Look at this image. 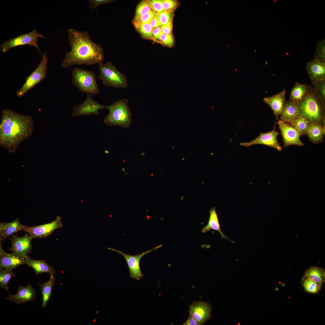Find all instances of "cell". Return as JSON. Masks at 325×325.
<instances>
[{
  "instance_id": "cell-1",
  "label": "cell",
  "mask_w": 325,
  "mask_h": 325,
  "mask_svg": "<svg viewBox=\"0 0 325 325\" xmlns=\"http://www.w3.org/2000/svg\"><path fill=\"white\" fill-rule=\"evenodd\" d=\"M68 32L71 49L63 60L62 67L67 68L75 65H91L102 63L104 59L103 49L92 40L86 31L70 29Z\"/></svg>"
},
{
  "instance_id": "cell-32",
  "label": "cell",
  "mask_w": 325,
  "mask_h": 325,
  "mask_svg": "<svg viewBox=\"0 0 325 325\" xmlns=\"http://www.w3.org/2000/svg\"><path fill=\"white\" fill-rule=\"evenodd\" d=\"M314 59L325 63V40L319 41L317 44Z\"/></svg>"
},
{
  "instance_id": "cell-11",
  "label": "cell",
  "mask_w": 325,
  "mask_h": 325,
  "mask_svg": "<svg viewBox=\"0 0 325 325\" xmlns=\"http://www.w3.org/2000/svg\"><path fill=\"white\" fill-rule=\"evenodd\" d=\"M86 99L82 103L76 106L73 108L72 116L74 117L80 116L97 115L99 114V110L105 108L107 109L108 106H105L94 100L92 94L87 93Z\"/></svg>"
},
{
  "instance_id": "cell-7",
  "label": "cell",
  "mask_w": 325,
  "mask_h": 325,
  "mask_svg": "<svg viewBox=\"0 0 325 325\" xmlns=\"http://www.w3.org/2000/svg\"><path fill=\"white\" fill-rule=\"evenodd\" d=\"M48 59L45 53L42 54L41 61L38 67L26 78L25 83L17 91V96H23L36 85L45 79L47 75Z\"/></svg>"
},
{
  "instance_id": "cell-34",
  "label": "cell",
  "mask_w": 325,
  "mask_h": 325,
  "mask_svg": "<svg viewBox=\"0 0 325 325\" xmlns=\"http://www.w3.org/2000/svg\"><path fill=\"white\" fill-rule=\"evenodd\" d=\"M156 16L159 20L162 25L173 22L174 16L173 12H164L156 14Z\"/></svg>"
},
{
  "instance_id": "cell-30",
  "label": "cell",
  "mask_w": 325,
  "mask_h": 325,
  "mask_svg": "<svg viewBox=\"0 0 325 325\" xmlns=\"http://www.w3.org/2000/svg\"><path fill=\"white\" fill-rule=\"evenodd\" d=\"M15 276L12 270L0 269V286L4 288L10 293L8 286V283L11 278Z\"/></svg>"
},
{
  "instance_id": "cell-37",
  "label": "cell",
  "mask_w": 325,
  "mask_h": 325,
  "mask_svg": "<svg viewBox=\"0 0 325 325\" xmlns=\"http://www.w3.org/2000/svg\"><path fill=\"white\" fill-rule=\"evenodd\" d=\"M315 89L324 101H325V79L312 83Z\"/></svg>"
},
{
  "instance_id": "cell-10",
  "label": "cell",
  "mask_w": 325,
  "mask_h": 325,
  "mask_svg": "<svg viewBox=\"0 0 325 325\" xmlns=\"http://www.w3.org/2000/svg\"><path fill=\"white\" fill-rule=\"evenodd\" d=\"M162 246V245H160L152 249L136 255H130L112 248H108V249L121 254L124 257L128 267L130 277L138 280L144 276L141 271L140 266L141 259L144 255L153 250L157 249Z\"/></svg>"
},
{
  "instance_id": "cell-2",
  "label": "cell",
  "mask_w": 325,
  "mask_h": 325,
  "mask_svg": "<svg viewBox=\"0 0 325 325\" xmlns=\"http://www.w3.org/2000/svg\"><path fill=\"white\" fill-rule=\"evenodd\" d=\"M33 121L28 115L17 113L8 108L3 110L0 122V146L11 153L32 135Z\"/></svg>"
},
{
  "instance_id": "cell-44",
  "label": "cell",
  "mask_w": 325,
  "mask_h": 325,
  "mask_svg": "<svg viewBox=\"0 0 325 325\" xmlns=\"http://www.w3.org/2000/svg\"><path fill=\"white\" fill-rule=\"evenodd\" d=\"M182 325H199L198 322L190 314L187 320Z\"/></svg>"
},
{
  "instance_id": "cell-8",
  "label": "cell",
  "mask_w": 325,
  "mask_h": 325,
  "mask_svg": "<svg viewBox=\"0 0 325 325\" xmlns=\"http://www.w3.org/2000/svg\"><path fill=\"white\" fill-rule=\"evenodd\" d=\"M46 39L36 30L33 29L28 33H24L4 42L0 47L2 52H7L11 49L18 46L28 45L39 48L37 43L38 38Z\"/></svg>"
},
{
  "instance_id": "cell-21",
  "label": "cell",
  "mask_w": 325,
  "mask_h": 325,
  "mask_svg": "<svg viewBox=\"0 0 325 325\" xmlns=\"http://www.w3.org/2000/svg\"><path fill=\"white\" fill-rule=\"evenodd\" d=\"M23 225L20 224L19 220L17 218L10 223H1L0 241H4L6 238L11 237L19 231L20 228Z\"/></svg>"
},
{
  "instance_id": "cell-38",
  "label": "cell",
  "mask_w": 325,
  "mask_h": 325,
  "mask_svg": "<svg viewBox=\"0 0 325 325\" xmlns=\"http://www.w3.org/2000/svg\"><path fill=\"white\" fill-rule=\"evenodd\" d=\"M159 40L162 44L169 47L173 46L175 42L172 34L167 35L163 33L161 35Z\"/></svg>"
},
{
  "instance_id": "cell-39",
  "label": "cell",
  "mask_w": 325,
  "mask_h": 325,
  "mask_svg": "<svg viewBox=\"0 0 325 325\" xmlns=\"http://www.w3.org/2000/svg\"><path fill=\"white\" fill-rule=\"evenodd\" d=\"M156 13L151 11L139 17L135 18L133 23L141 22L150 23L153 18L156 15Z\"/></svg>"
},
{
  "instance_id": "cell-16",
  "label": "cell",
  "mask_w": 325,
  "mask_h": 325,
  "mask_svg": "<svg viewBox=\"0 0 325 325\" xmlns=\"http://www.w3.org/2000/svg\"><path fill=\"white\" fill-rule=\"evenodd\" d=\"M0 241V269L12 270L23 264L28 265L27 257L12 253L6 252Z\"/></svg>"
},
{
  "instance_id": "cell-17",
  "label": "cell",
  "mask_w": 325,
  "mask_h": 325,
  "mask_svg": "<svg viewBox=\"0 0 325 325\" xmlns=\"http://www.w3.org/2000/svg\"><path fill=\"white\" fill-rule=\"evenodd\" d=\"M36 291L29 284L26 286H20L16 294L9 293V296L6 298L7 300L21 304L33 301L36 297Z\"/></svg>"
},
{
  "instance_id": "cell-3",
  "label": "cell",
  "mask_w": 325,
  "mask_h": 325,
  "mask_svg": "<svg viewBox=\"0 0 325 325\" xmlns=\"http://www.w3.org/2000/svg\"><path fill=\"white\" fill-rule=\"evenodd\" d=\"M294 102L298 110V116L306 119L309 124L316 123L325 127V101L313 87L308 86L303 98Z\"/></svg>"
},
{
  "instance_id": "cell-12",
  "label": "cell",
  "mask_w": 325,
  "mask_h": 325,
  "mask_svg": "<svg viewBox=\"0 0 325 325\" xmlns=\"http://www.w3.org/2000/svg\"><path fill=\"white\" fill-rule=\"evenodd\" d=\"M189 313L198 322L199 325L203 324L211 316L212 307L208 302L196 301L189 307Z\"/></svg>"
},
{
  "instance_id": "cell-22",
  "label": "cell",
  "mask_w": 325,
  "mask_h": 325,
  "mask_svg": "<svg viewBox=\"0 0 325 325\" xmlns=\"http://www.w3.org/2000/svg\"><path fill=\"white\" fill-rule=\"evenodd\" d=\"M209 214L208 224L206 226L203 228L202 232L203 233H206L211 229L216 230L219 233L222 239L228 240L234 243L233 241L229 239L221 231L215 207L211 209L209 212Z\"/></svg>"
},
{
  "instance_id": "cell-29",
  "label": "cell",
  "mask_w": 325,
  "mask_h": 325,
  "mask_svg": "<svg viewBox=\"0 0 325 325\" xmlns=\"http://www.w3.org/2000/svg\"><path fill=\"white\" fill-rule=\"evenodd\" d=\"M133 23L135 27L142 37L154 40L152 36L153 29L150 23L135 22Z\"/></svg>"
},
{
  "instance_id": "cell-19",
  "label": "cell",
  "mask_w": 325,
  "mask_h": 325,
  "mask_svg": "<svg viewBox=\"0 0 325 325\" xmlns=\"http://www.w3.org/2000/svg\"><path fill=\"white\" fill-rule=\"evenodd\" d=\"M306 69L311 83L325 79V63L314 59L307 63Z\"/></svg>"
},
{
  "instance_id": "cell-4",
  "label": "cell",
  "mask_w": 325,
  "mask_h": 325,
  "mask_svg": "<svg viewBox=\"0 0 325 325\" xmlns=\"http://www.w3.org/2000/svg\"><path fill=\"white\" fill-rule=\"evenodd\" d=\"M128 103V99L125 98L117 101L108 106L109 113L103 122L107 125H118L123 128L129 127L132 119Z\"/></svg>"
},
{
  "instance_id": "cell-33",
  "label": "cell",
  "mask_w": 325,
  "mask_h": 325,
  "mask_svg": "<svg viewBox=\"0 0 325 325\" xmlns=\"http://www.w3.org/2000/svg\"><path fill=\"white\" fill-rule=\"evenodd\" d=\"M151 11L148 1L141 2L138 5L136 10L135 18L139 17Z\"/></svg>"
},
{
  "instance_id": "cell-40",
  "label": "cell",
  "mask_w": 325,
  "mask_h": 325,
  "mask_svg": "<svg viewBox=\"0 0 325 325\" xmlns=\"http://www.w3.org/2000/svg\"><path fill=\"white\" fill-rule=\"evenodd\" d=\"M112 0H90L89 7L91 9V11L97 9V7L101 5L106 4L113 2Z\"/></svg>"
},
{
  "instance_id": "cell-27",
  "label": "cell",
  "mask_w": 325,
  "mask_h": 325,
  "mask_svg": "<svg viewBox=\"0 0 325 325\" xmlns=\"http://www.w3.org/2000/svg\"><path fill=\"white\" fill-rule=\"evenodd\" d=\"M308 86L296 82L292 88L290 95L289 100L296 101L300 100L306 94Z\"/></svg>"
},
{
  "instance_id": "cell-20",
  "label": "cell",
  "mask_w": 325,
  "mask_h": 325,
  "mask_svg": "<svg viewBox=\"0 0 325 325\" xmlns=\"http://www.w3.org/2000/svg\"><path fill=\"white\" fill-rule=\"evenodd\" d=\"M27 259L28 265L33 269L36 275L44 273H48L50 275H54L56 273L54 267L50 265L44 260L33 259L28 256L27 257Z\"/></svg>"
},
{
  "instance_id": "cell-6",
  "label": "cell",
  "mask_w": 325,
  "mask_h": 325,
  "mask_svg": "<svg viewBox=\"0 0 325 325\" xmlns=\"http://www.w3.org/2000/svg\"><path fill=\"white\" fill-rule=\"evenodd\" d=\"M98 78L106 86L125 88L128 85L126 76L121 73L111 62L99 64Z\"/></svg>"
},
{
  "instance_id": "cell-18",
  "label": "cell",
  "mask_w": 325,
  "mask_h": 325,
  "mask_svg": "<svg viewBox=\"0 0 325 325\" xmlns=\"http://www.w3.org/2000/svg\"><path fill=\"white\" fill-rule=\"evenodd\" d=\"M286 93V90L284 89L276 94L263 98L264 101L270 107L277 119L283 113L285 103Z\"/></svg>"
},
{
  "instance_id": "cell-14",
  "label": "cell",
  "mask_w": 325,
  "mask_h": 325,
  "mask_svg": "<svg viewBox=\"0 0 325 325\" xmlns=\"http://www.w3.org/2000/svg\"><path fill=\"white\" fill-rule=\"evenodd\" d=\"M282 136L285 147L296 145L302 146L304 144L300 140V134L295 128L281 120L277 122Z\"/></svg>"
},
{
  "instance_id": "cell-26",
  "label": "cell",
  "mask_w": 325,
  "mask_h": 325,
  "mask_svg": "<svg viewBox=\"0 0 325 325\" xmlns=\"http://www.w3.org/2000/svg\"><path fill=\"white\" fill-rule=\"evenodd\" d=\"M325 271L322 268L312 266L308 269L305 272L304 278H310L321 286L324 282Z\"/></svg>"
},
{
  "instance_id": "cell-23",
  "label": "cell",
  "mask_w": 325,
  "mask_h": 325,
  "mask_svg": "<svg viewBox=\"0 0 325 325\" xmlns=\"http://www.w3.org/2000/svg\"><path fill=\"white\" fill-rule=\"evenodd\" d=\"M299 115L298 110L294 102L289 100L285 102L283 113L280 118V120L289 124Z\"/></svg>"
},
{
  "instance_id": "cell-35",
  "label": "cell",
  "mask_w": 325,
  "mask_h": 325,
  "mask_svg": "<svg viewBox=\"0 0 325 325\" xmlns=\"http://www.w3.org/2000/svg\"><path fill=\"white\" fill-rule=\"evenodd\" d=\"M162 2L165 12H173L179 5V2L175 0H162Z\"/></svg>"
},
{
  "instance_id": "cell-5",
  "label": "cell",
  "mask_w": 325,
  "mask_h": 325,
  "mask_svg": "<svg viewBox=\"0 0 325 325\" xmlns=\"http://www.w3.org/2000/svg\"><path fill=\"white\" fill-rule=\"evenodd\" d=\"M72 74V83L80 91L95 95L100 91L94 72L76 67L73 69Z\"/></svg>"
},
{
  "instance_id": "cell-24",
  "label": "cell",
  "mask_w": 325,
  "mask_h": 325,
  "mask_svg": "<svg viewBox=\"0 0 325 325\" xmlns=\"http://www.w3.org/2000/svg\"><path fill=\"white\" fill-rule=\"evenodd\" d=\"M325 132V128L320 125L310 123L308 125L307 134L311 141L317 144L323 141Z\"/></svg>"
},
{
  "instance_id": "cell-45",
  "label": "cell",
  "mask_w": 325,
  "mask_h": 325,
  "mask_svg": "<svg viewBox=\"0 0 325 325\" xmlns=\"http://www.w3.org/2000/svg\"><path fill=\"white\" fill-rule=\"evenodd\" d=\"M151 176H152L153 175L152 174H151Z\"/></svg>"
},
{
  "instance_id": "cell-28",
  "label": "cell",
  "mask_w": 325,
  "mask_h": 325,
  "mask_svg": "<svg viewBox=\"0 0 325 325\" xmlns=\"http://www.w3.org/2000/svg\"><path fill=\"white\" fill-rule=\"evenodd\" d=\"M288 124L297 129L301 135H305L307 134L309 124L305 119L298 116Z\"/></svg>"
},
{
  "instance_id": "cell-15",
  "label": "cell",
  "mask_w": 325,
  "mask_h": 325,
  "mask_svg": "<svg viewBox=\"0 0 325 325\" xmlns=\"http://www.w3.org/2000/svg\"><path fill=\"white\" fill-rule=\"evenodd\" d=\"M32 239L26 233L21 237H18L17 234L13 235L9 238L12 243L9 249L12 253L27 257L32 248L31 244Z\"/></svg>"
},
{
  "instance_id": "cell-36",
  "label": "cell",
  "mask_w": 325,
  "mask_h": 325,
  "mask_svg": "<svg viewBox=\"0 0 325 325\" xmlns=\"http://www.w3.org/2000/svg\"><path fill=\"white\" fill-rule=\"evenodd\" d=\"M148 4L152 11L156 14L164 12L162 0H151L148 1Z\"/></svg>"
},
{
  "instance_id": "cell-42",
  "label": "cell",
  "mask_w": 325,
  "mask_h": 325,
  "mask_svg": "<svg viewBox=\"0 0 325 325\" xmlns=\"http://www.w3.org/2000/svg\"><path fill=\"white\" fill-rule=\"evenodd\" d=\"M162 33L161 26L153 29L152 32V36L154 40H159Z\"/></svg>"
},
{
  "instance_id": "cell-9",
  "label": "cell",
  "mask_w": 325,
  "mask_h": 325,
  "mask_svg": "<svg viewBox=\"0 0 325 325\" xmlns=\"http://www.w3.org/2000/svg\"><path fill=\"white\" fill-rule=\"evenodd\" d=\"M63 226L61 217L57 216L54 220L48 223L32 227L23 225L19 231H23L27 232L32 239L46 238L54 231L63 227Z\"/></svg>"
},
{
  "instance_id": "cell-43",
  "label": "cell",
  "mask_w": 325,
  "mask_h": 325,
  "mask_svg": "<svg viewBox=\"0 0 325 325\" xmlns=\"http://www.w3.org/2000/svg\"><path fill=\"white\" fill-rule=\"evenodd\" d=\"M150 23L153 29L162 26L159 20L156 16V15L153 18Z\"/></svg>"
},
{
  "instance_id": "cell-31",
  "label": "cell",
  "mask_w": 325,
  "mask_h": 325,
  "mask_svg": "<svg viewBox=\"0 0 325 325\" xmlns=\"http://www.w3.org/2000/svg\"><path fill=\"white\" fill-rule=\"evenodd\" d=\"M303 286L307 292L312 293H317L321 287L310 278H304Z\"/></svg>"
},
{
  "instance_id": "cell-41",
  "label": "cell",
  "mask_w": 325,
  "mask_h": 325,
  "mask_svg": "<svg viewBox=\"0 0 325 325\" xmlns=\"http://www.w3.org/2000/svg\"><path fill=\"white\" fill-rule=\"evenodd\" d=\"M162 33L167 35H172L173 22H169L161 26Z\"/></svg>"
},
{
  "instance_id": "cell-25",
  "label": "cell",
  "mask_w": 325,
  "mask_h": 325,
  "mask_svg": "<svg viewBox=\"0 0 325 325\" xmlns=\"http://www.w3.org/2000/svg\"><path fill=\"white\" fill-rule=\"evenodd\" d=\"M55 277L54 275H50L48 281L42 284H39L40 286L42 296V307H45L48 301L50 299L52 294L53 286L55 285Z\"/></svg>"
},
{
  "instance_id": "cell-13",
  "label": "cell",
  "mask_w": 325,
  "mask_h": 325,
  "mask_svg": "<svg viewBox=\"0 0 325 325\" xmlns=\"http://www.w3.org/2000/svg\"><path fill=\"white\" fill-rule=\"evenodd\" d=\"M279 134V133L275 131L274 127L272 131L266 133H261L258 137L252 141L248 142H240V144L245 147H249L256 144H262L274 148L280 151L282 148L277 139Z\"/></svg>"
}]
</instances>
